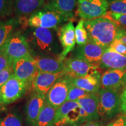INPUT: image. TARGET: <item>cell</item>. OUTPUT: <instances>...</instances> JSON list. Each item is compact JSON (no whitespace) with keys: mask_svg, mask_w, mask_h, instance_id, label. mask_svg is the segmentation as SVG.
<instances>
[{"mask_svg":"<svg viewBox=\"0 0 126 126\" xmlns=\"http://www.w3.org/2000/svg\"><path fill=\"white\" fill-rule=\"evenodd\" d=\"M83 25L89 40L105 48H108L116 40L120 29L117 24L104 17L84 20Z\"/></svg>","mask_w":126,"mask_h":126,"instance_id":"1","label":"cell"},{"mask_svg":"<svg viewBox=\"0 0 126 126\" xmlns=\"http://www.w3.org/2000/svg\"><path fill=\"white\" fill-rule=\"evenodd\" d=\"M56 30L43 28H33L27 38L32 51L39 54L56 55L59 57L62 51L57 39Z\"/></svg>","mask_w":126,"mask_h":126,"instance_id":"2","label":"cell"},{"mask_svg":"<svg viewBox=\"0 0 126 126\" xmlns=\"http://www.w3.org/2000/svg\"><path fill=\"white\" fill-rule=\"evenodd\" d=\"M97 112L105 120L114 119L121 113L120 94L119 91L100 88L98 94Z\"/></svg>","mask_w":126,"mask_h":126,"instance_id":"3","label":"cell"},{"mask_svg":"<svg viewBox=\"0 0 126 126\" xmlns=\"http://www.w3.org/2000/svg\"><path fill=\"white\" fill-rule=\"evenodd\" d=\"M86 122L85 113L77 101H67L57 109L54 126L80 125Z\"/></svg>","mask_w":126,"mask_h":126,"instance_id":"4","label":"cell"},{"mask_svg":"<svg viewBox=\"0 0 126 126\" xmlns=\"http://www.w3.org/2000/svg\"><path fill=\"white\" fill-rule=\"evenodd\" d=\"M2 48L12 63L15 60L33 56L27 38L19 32H14Z\"/></svg>","mask_w":126,"mask_h":126,"instance_id":"5","label":"cell"},{"mask_svg":"<svg viewBox=\"0 0 126 126\" xmlns=\"http://www.w3.org/2000/svg\"><path fill=\"white\" fill-rule=\"evenodd\" d=\"M68 20L56 11L43 7L30 15L28 25L32 28H43L57 30Z\"/></svg>","mask_w":126,"mask_h":126,"instance_id":"6","label":"cell"},{"mask_svg":"<svg viewBox=\"0 0 126 126\" xmlns=\"http://www.w3.org/2000/svg\"><path fill=\"white\" fill-rule=\"evenodd\" d=\"M31 88L28 85L20 81L14 74L4 85L0 88L1 105L14 103L23 96Z\"/></svg>","mask_w":126,"mask_h":126,"instance_id":"7","label":"cell"},{"mask_svg":"<svg viewBox=\"0 0 126 126\" xmlns=\"http://www.w3.org/2000/svg\"><path fill=\"white\" fill-rule=\"evenodd\" d=\"M108 9V0H78L77 1V14L83 20L104 17Z\"/></svg>","mask_w":126,"mask_h":126,"instance_id":"8","label":"cell"},{"mask_svg":"<svg viewBox=\"0 0 126 126\" xmlns=\"http://www.w3.org/2000/svg\"><path fill=\"white\" fill-rule=\"evenodd\" d=\"M12 68L14 75L32 88L33 82L39 72L33 57L15 60L12 63Z\"/></svg>","mask_w":126,"mask_h":126,"instance_id":"9","label":"cell"},{"mask_svg":"<svg viewBox=\"0 0 126 126\" xmlns=\"http://www.w3.org/2000/svg\"><path fill=\"white\" fill-rule=\"evenodd\" d=\"M71 85V76L65 74L57 81L51 88L46 96V103L56 109L67 102Z\"/></svg>","mask_w":126,"mask_h":126,"instance_id":"10","label":"cell"},{"mask_svg":"<svg viewBox=\"0 0 126 126\" xmlns=\"http://www.w3.org/2000/svg\"><path fill=\"white\" fill-rule=\"evenodd\" d=\"M67 74L72 77H81L87 75H100L99 66L94 65L81 59L71 57L64 61Z\"/></svg>","mask_w":126,"mask_h":126,"instance_id":"11","label":"cell"},{"mask_svg":"<svg viewBox=\"0 0 126 126\" xmlns=\"http://www.w3.org/2000/svg\"><path fill=\"white\" fill-rule=\"evenodd\" d=\"M57 32L62 47V51L59 58L61 60L64 61L67 55L74 50L76 44L75 28L73 23L70 21L63 25L57 30Z\"/></svg>","mask_w":126,"mask_h":126,"instance_id":"12","label":"cell"},{"mask_svg":"<svg viewBox=\"0 0 126 126\" xmlns=\"http://www.w3.org/2000/svg\"><path fill=\"white\" fill-rule=\"evenodd\" d=\"M105 49L106 48L88 40L85 45L77 47L75 57L99 67Z\"/></svg>","mask_w":126,"mask_h":126,"instance_id":"13","label":"cell"},{"mask_svg":"<svg viewBox=\"0 0 126 126\" xmlns=\"http://www.w3.org/2000/svg\"><path fill=\"white\" fill-rule=\"evenodd\" d=\"M65 74H67V73L65 70L56 74L39 72L33 82L32 88L34 92L46 96L55 82Z\"/></svg>","mask_w":126,"mask_h":126,"instance_id":"14","label":"cell"},{"mask_svg":"<svg viewBox=\"0 0 126 126\" xmlns=\"http://www.w3.org/2000/svg\"><path fill=\"white\" fill-rule=\"evenodd\" d=\"M39 72L56 74L65 70L64 61L59 57L48 56V55H37L33 57Z\"/></svg>","mask_w":126,"mask_h":126,"instance_id":"15","label":"cell"},{"mask_svg":"<svg viewBox=\"0 0 126 126\" xmlns=\"http://www.w3.org/2000/svg\"><path fill=\"white\" fill-rule=\"evenodd\" d=\"M126 70H108L100 76V88L119 91L123 86Z\"/></svg>","mask_w":126,"mask_h":126,"instance_id":"16","label":"cell"},{"mask_svg":"<svg viewBox=\"0 0 126 126\" xmlns=\"http://www.w3.org/2000/svg\"><path fill=\"white\" fill-rule=\"evenodd\" d=\"M99 67L108 70H126V56L107 48L102 55Z\"/></svg>","mask_w":126,"mask_h":126,"instance_id":"17","label":"cell"},{"mask_svg":"<svg viewBox=\"0 0 126 126\" xmlns=\"http://www.w3.org/2000/svg\"><path fill=\"white\" fill-rule=\"evenodd\" d=\"M46 103V96L35 92L33 93L26 106V119L29 123L32 124L34 123Z\"/></svg>","mask_w":126,"mask_h":126,"instance_id":"18","label":"cell"},{"mask_svg":"<svg viewBox=\"0 0 126 126\" xmlns=\"http://www.w3.org/2000/svg\"><path fill=\"white\" fill-rule=\"evenodd\" d=\"M76 4L77 0H45L44 7L57 12L69 21L73 18Z\"/></svg>","mask_w":126,"mask_h":126,"instance_id":"19","label":"cell"},{"mask_svg":"<svg viewBox=\"0 0 126 126\" xmlns=\"http://www.w3.org/2000/svg\"><path fill=\"white\" fill-rule=\"evenodd\" d=\"M100 75H87L81 77H71L74 85L91 94H98L100 89Z\"/></svg>","mask_w":126,"mask_h":126,"instance_id":"20","label":"cell"},{"mask_svg":"<svg viewBox=\"0 0 126 126\" xmlns=\"http://www.w3.org/2000/svg\"><path fill=\"white\" fill-rule=\"evenodd\" d=\"M81 105L85 113L86 122L98 120L99 116L97 112L98 97L97 94H89L77 101Z\"/></svg>","mask_w":126,"mask_h":126,"instance_id":"21","label":"cell"},{"mask_svg":"<svg viewBox=\"0 0 126 126\" xmlns=\"http://www.w3.org/2000/svg\"><path fill=\"white\" fill-rule=\"evenodd\" d=\"M45 5V0H15L14 11L18 16L32 15Z\"/></svg>","mask_w":126,"mask_h":126,"instance_id":"22","label":"cell"},{"mask_svg":"<svg viewBox=\"0 0 126 126\" xmlns=\"http://www.w3.org/2000/svg\"><path fill=\"white\" fill-rule=\"evenodd\" d=\"M56 111V109L46 103L33 126H54Z\"/></svg>","mask_w":126,"mask_h":126,"instance_id":"23","label":"cell"},{"mask_svg":"<svg viewBox=\"0 0 126 126\" xmlns=\"http://www.w3.org/2000/svg\"><path fill=\"white\" fill-rule=\"evenodd\" d=\"M19 21L17 18H11L0 21V48L15 31Z\"/></svg>","mask_w":126,"mask_h":126,"instance_id":"24","label":"cell"},{"mask_svg":"<svg viewBox=\"0 0 126 126\" xmlns=\"http://www.w3.org/2000/svg\"><path fill=\"white\" fill-rule=\"evenodd\" d=\"M84 20L81 19L75 28L76 43L78 46H81L87 43L89 40L87 31L84 27Z\"/></svg>","mask_w":126,"mask_h":126,"instance_id":"25","label":"cell"},{"mask_svg":"<svg viewBox=\"0 0 126 126\" xmlns=\"http://www.w3.org/2000/svg\"><path fill=\"white\" fill-rule=\"evenodd\" d=\"M90 93H88L83 89H80L76 86L74 85L71 82V85L69 89L67 101H77L78 99L85 96Z\"/></svg>","mask_w":126,"mask_h":126,"instance_id":"26","label":"cell"},{"mask_svg":"<svg viewBox=\"0 0 126 126\" xmlns=\"http://www.w3.org/2000/svg\"><path fill=\"white\" fill-rule=\"evenodd\" d=\"M104 18L111 20L117 24L119 27L123 28L126 31V14H116L111 11H108Z\"/></svg>","mask_w":126,"mask_h":126,"instance_id":"27","label":"cell"},{"mask_svg":"<svg viewBox=\"0 0 126 126\" xmlns=\"http://www.w3.org/2000/svg\"><path fill=\"white\" fill-rule=\"evenodd\" d=\"M110 11L116 14H126V0H108Z\"/></svg>","mask_w":126,"mask_h":126,"instance_id":"28","label":"cell"},{"mask_svg":"<svg viewBox=\"0 0 126 126\" xmlns=\"http://www.w3.org/2000/svg\"><path fill=\"white\" fill-rule=\"evenodd\" d=\"M15 0H0V19L8 16L14 9Z\"/></svg>","mask_w":126,"mask_h":126,"instance_id":"29","label":"cell"},{"mask_svg":"<svg viewBox=\"0 0 126 126\" xmlns=\"http://www.w3.org/2000/svg\"><path fill=\"white\" fill-rule=\"evenodd\" d=\"M0 126H22V123L15 114L9 113L0 122Z\"/></svg>","mask_w":126,"mask_h":126,"instance_id":"30","label":"cell"},{"mask_svg":"<svg viewBox=\"0 0 126 126\" xmlns=\"http://www.w3.org/2000/svg\"><path fill=\"white\" fill-rule=\"evenodd\" d=\"M14 74L12 65L0 71V88L4 85Z\"/></svg>","mask_w":126,"mask_h":126,"instance_id":"31","label":"cell"},{"mask_svg":"<svg viewBox=\"0 0 126 126\" xmlns=\"http://www.w3.org/2000/svg\"><path fill=\"white\" fill-rule=\"evenodd\" d=\"M108 48L120 54L126 56V45L117 39H116Z\"/></svg>","mask_w":126,"mask_h":126,"instance_id":"32","label":"cell"},{"mask_svg":"<svg viewBox=\"0 0 126 126\" xmlns=\"http://www.w3.org/2000/svg\"><path fill=\"white\" fill-rule=\"evenodd\" d=\"M12 65V62L5 54L3 48H0V71Z\"/></svg>","mask_w":126,"mask_h":126,"instance_id":"33","label":"cell"},{"mask_svg":"<svg viewBox=\"0 0 126 126\" xmlns=\"http://www.w3.org/2000/svg\"><path fill=\"white\" fill-rule=\"evenodd\" d=\"M105 126H126V114H122Z\"/></svg>","mask_w":126,"mask_h":126,"instance_id":"34","label":"cell"},{"mask_svg":"<svg viewBox=\"0 0 126 126\" xmlns=\"http://www.w3.org/2000/svg\"><path fill=\"white\" fill-rule=\"evenodd\" d=\"M121 113L126 114V87L124 88L120 94Z\"/></svg>","mask_w":126,"mask_h":126,"instance_id":"35","label":"cell"},{"mask_svg":"<svg viewBox=\"0 0 126 126\" xmlns=\"http://www.w3.org/2000/svg\"><path fill=\"white\" fill-rule=\"evenodd\" d=\"M116 39L120 40L121 42L126 45V31L125 30L120 28Z\"/></svg>","mask_w":126,"mask_h":126,"instance_id":"36","label":"cell"},{"mask_svg":"<svg viewBox=\"0 0 126 126\" xmlns=\"http://www.w3.org/2000/svg\"><path fill=\"white\" fill-rule=\"evenodd\" d=\"M80 126H104L103 123L101 121L95 120V121H89V122H86L80 125Z\"/></svg>","mask_w":126,"mask_h":126,"instance_id":"37","label":"cell"},{"mask_svg":"<svg viewBox=\"0 0 126 126\" xmlns=\"http://www.w3.org/2000/svg\"><path fill=\"white\" fill-rule=\"evenodd\" d=\"M123 87H126V70L125 72V74H124V79H123Z\"/></svg>","mask_w":126,"mask_h":126,"instance_id":"38","label":"cell"},{"mask_svg":"<svg viewBox=\"0 0 126 126\" xmlns=\"http://www.w3.org/2000/svg\"><path fill=\"white\" fill-rule=\"evenodd\" d=\"M0 105H1V103H0Z\"/></svg>","mask_w":126,"mask_h":126,"instance_id":"39","label":"cell"}]
</instances>
